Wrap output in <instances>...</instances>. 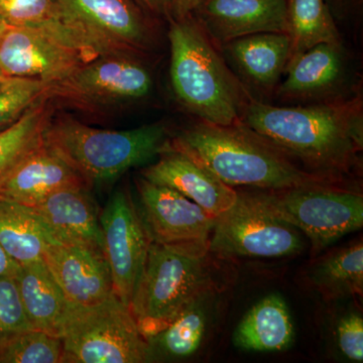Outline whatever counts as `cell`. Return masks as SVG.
Returning <instances> with one entry per match:
<instances>
[{
  "instance_id": "7",
  "label": "cell",
  "mask_w": 363,
  "mask_h": 363,
  "mask_svg": "<svg viewBox=\"0 0 363 363\" xmlns=\"http://www.w3.org/2000/svg\"><path fill=\"white\" fill-rule=\"evenodd\" d=\"M269 210L304 233L313 255L363 226V196L337 183L257 193Z\"/></svg>"
},
{
  "instance_id": "34",
  "label": "cell",
  "mask_w": 363,
  "mask_h": 363,
  "mask_svg": "<svg viewBox=\"0 0 363 363\" xmlns=\"http://www.w3.org/2000/svg\"><path fill=\"white\" fill-rule=\"evenodd\" d=\"M20 267L21 264L16 262L0 245V279L16 278Z\"/></svg>"
},
{
  "instance_id": "9",
  "label": "cell",
  "mask_w": 363,
  "mask_h": 363,
  "mask_svg": "<svg viewBox=\"0 0 363 363\" xmlns=\"http://www.w3.org/2000/svg\"><path fill=\"white\" fill-rule=\"evenodd\" d=\"M62 20L95 56L123 54L149 47L152 28L133 0H57Z\"/></svg>"
},
{
  "instance_id": "12",
  "label": "cell",
  "mask_w": 363,
  "mask_h": 363,
  "mask_svg": "<svg viewBox=\"0 0 363 363\" xmlns=\"http://www.w3.org/2000/svg\"><path fill=\"white\" fill-rule=\"evenodd\" d=\"M87 62L81 52L33 28L9 26L0 40V71L6 77L35 79L52 88Z\"/></svg>"
},
{
  "instance_id": "15",
  "label": "cell",
  "mask_w": 363,
  "mask_h": 363,
  "mask_svg": "<svg viewBox=\"0 0 363 363\" xmlns=\"http://www.w3.org/2000/svg\"><path fill=\"white\" fill-rule=\"evenodd\" d=\"M43 259L72 306L98 304L114 294L101 250L55 242L47 247Z\"/></svg>"
},
{
  "instance_id": "5",
  "label": "cell",
  "mask_w": 363,
  "mask_h": 363,
  "mask_svg": "<svg viewBox=\"0 0 363 363\" xmlns=\"http://www.w3.org/2000/svg\"><path fill=\"white\" fill-rule=\"evenodd\" d=\"M206 257L176 252L150 240L130 304L143 337L164 330L195 298L215 286Z\"/></svg>"
},
{
  "instance_id": "17",
  "label": "cell",
  "mask_w": 363,
  "mask_h": 363,
  "mask_svg": "<svg viewBox=\"0 0 363 363\" xmlns=\"http://www.w3.org/2000/svg\"><path fill=\"white\" fill-rule=\"evenodd\" d=\"M192 14L218 47L252 33H286V0H199Z\"/></svg>"
},
{
  "instance_id": "36",
  "label": "cell",
  "mask_w": 363,
  "mask_h": 363,
  "mask_svg": "<svg viewBox=\"0 0 363 363\" xmlns=\"http://www.w3.org/2000/svg\"><path fill=\"white\" fill-rule=\"evenodd\" d=\"M9 26L7 25L6 21L2 18L1 16H0V40H1L2 37H4L6 30H9Z\"/></svg>"
},
{
  "instance_id": "35",
  "label": "cell",
  "mask_w": 363,
  "mask_h": 363,
  "mask_svg": "<svg viewBox=\"0 0 363 363\" xmlns=\"http://www.w3.org/2000/svg\"><path fill=\"white\" fill-rule=\"evenodd\" d=\"M198 2H199V0H173L171 18L182 20V18L191 16L196 6H197Z\"/></svg>"
},
{
  "instance_id": "14",
  "label": "cell",
  "mask_w": 363,
  "mask_h": 363,
  "mask_svg": "<svg viewBox=\"0 0 363 363\" xmlns=\"http://www.w3.org/2000/svg\"><path fill=\"white\" fill-rule=\"evenodd\" d=\"M346 72L342 40L321 43L291 57L277 95L281 101L306 104L337 99Z\"/></svg>"
},
{
  "instance_id": "21",
  "label": "cell",
  "mask_w": 363,
  "mask_h": 363,
  "mask_svg": "<svg viewBox=\"0 0 363 363\" xmlns=\"http://www.w3.org/2000/svg\"><path fill=\"white\" fill-rule=\"evenodd\" d=\"M216 286L195 298L161 332L147 338L149 362L180 360L199 350L217 303Z\"/></svg>"
},
{
  "instance_id": "22",
  "label": "cell",
  "mask_w": 363,
  "mask_h": 363,
  "mask_svg": "<svg viewBox=\"0 0 363 363\" xmlns=\"http://www.w3.org/2000/svg\"><path fill=\"white\" fill-rule=\"evenodd\" d=\"M16 281L33 329L61 337L71 305L44 259L21 266Z\"/></svg>"
},
{
  "instance_id": "25",
  "label": "cell",
  "mask_w": 363,
  "mask_h": 363,
  "mask_svg": "<svg viewBox=\"0 0 363 363\" xmlns=\"http://www.w3.org/2000/svg\"><path fill=\"white\" fill-rule=\"evenodd\" d=\"M309 279L326 300L362 296V241L340 248L320 259L310 269Z\"/></svg>"
},
{
  "instance_id": "29",
  "label": "cell",
  "mask_w": 363,
  "mask_h": 363,
  "mask_svg": "<svg viewBox=\"0 0 363 363\" xmlns=\"http://www.w3.org/2000/svg\"><path fill=\"white\" fill-rule=\"evenodd\" d=\"M61 362H64L62 338L35 329L21 332L0 350V363Z\"/></svg>"
},
{
  "instance_id": "8",
  "label": "cell",
  "mask_w": 363,
  "mask_h": 363,
  "mask_svg": "<svg viewBox=\"0 0 363 363\" xmlns=\"http://www.w3.org/2000/svg\"><path fill=\"white\" fill-rule=\"evenodd\" d=\"M304 248L298 229L248 193H238L233 206L216 217L209 243V253L219 259L285 257Z\"/></svg>"
},
{
  "instance_id": "2",
  "label": "cell",
  "mask_w": 363,
  "mask_h": 363,
  "mask_svg": "<svg viewBox=\"0 0 363 363\" xmlns=\"http://www.w3.org/2000/svg\"><path fill=\"white\" fill-rule=\"evenodd\" d=\"M169 143L233 188L274 191L337 183L336 179L301 169L283 150L241 123L222 126L199 121Z\"/></svg>"
},
{
  "instance_id": "23",
  "label": "cell",
  "mask_w": 363,
  "mask_h": 363,
  "mask_svg": "<svg viewBox=\"0 0 363 363\" xmlns=\"http://www.w3.org/2000/svg\"><path fill=\"white\" fill-rule=\"evenodd\" d=\"M294 325L284 298L269 295L253 305L234 332L236 347L252 352H278L293 344Z\"/></svg>"
},
{
  "instance_id": "30",
  "label": "cell",
  "mask_w": 363,
  "mask_h": 363,
  "mask_svg": "<svg viewBox=\"0 0 363 363\" xmlns=\"http://www.w3.org/2000/svg\"><path fill=\"white\" fill-rule=\"evenodd\" d=\"M52 85L35 79L4 77L0 81V133L16 123Z\"/></svg>"
},
{
  "instance_id": "26",
  "label": "cell",
  "mask_w": 363,
  "mask_h": 363,
  "mask_svg": "<svg viewBox=\"0 0 363 363\" xmlns=\"http://www.w3.org/2000/svg\"><path fill=\"white\" fill-rule=\"evenodd\" d=\"M0 16L9 26L40 30L90 57L84 40L62 20L57 0H0Z\"/></svg>"
},
{
  "instance_id": "4",
  "label": "cell",
  "mask_w": 363,
  "mask_h": 363,
  "mask_svg": "<svg viewBox=\"0 0 363 363\" xmlns=\"http://www.w3.org/2000/svg\"><path fill=\"white\" fill-rule=\"evenodd\" d=\"M44 142L91 185L93 182L111 181L133 167L152 161L160 156L169 140L162 123L109 130L63 117L48 123Z\"/></svg>"
},
{
  "instance_id": "33",
  "label": "cell",
  "mask_w": 363,
  "mask_h": 363,
  "mask_svg": "<svg viewBox=\"0 0 363 363\" xmlns=\"http://www.w3.org/2000/svg\"><path fill=\"white\" fill-rule=\"evenodd\" d=\"M147 13L171 18L173 0H133Z\"/></svg>"
},
{
  "instance_id": "20",
  "label": "cell",
  "mask_w": 363,
  "mask_h": 363,
  "mask_svg": "<svg viewBox=\"0 0 363 363\" xmlns=\"http://www.w3.org/2000/svg\"><path fill=\"white\" fill-rule=\"evenodd\" d=\"M89 184L45 142L16 167L0 187V199L33 207L61 189Z\"/></svg>"
},
{
  "instance_id": "11",
  "label": "cell",
  "mask_w": 363,
  "mask_h": 363,
  "mask_svg": "<svg viewBox=\"0 0 363 363\" xmlns=\"http://www.w3.org/2000/svg\"><path fill=\"white\" fill-rule=\"evenodd\" d=\"M99 219L113 293L130 307L149 250V234L135 204L123 191L112 195Z\"/></svg>"
},
{
  "instance_id": "24",
  "label": "cell",
  "mask_w": 363,
  "mask_h": 363,
  "mask_svg": "<svg viewBox=\"0 0 363 363\" xmlns=\"http://www.w3.org/2000/svg\"><path fill=\"white\" fill-rule=\"evenodd\" d=\"M55 242L32 207L0 199V245L21 266L44 259L45 250Z\"/></svg>"
},
{
  "instance_id": "1",
  "label": "cell",
  "mask_w": 363,
  "mask_h": 363,
  "mask_svg": "<svg viewBox=\"0 0 363 363\" xmlns=\"http://www.w3.org/2000/svg\"><path fill=\"white\" fill-rule=\"evenodd\" d=\"M240 123L318 175L337 180L359 161L363 147L359 94L298 106H274L250 97Z\"/></svg>"
},
{
  "instance_id": "10",
  "label": "cell",
  "mask_w": 363,
  "mask_h": 363,
  "mask_svg": "<svg viewBox=\"0 0 363 363\" xmlns=\"http://www.w3.org/2000/svg\"><path fill=\"white\" fill-rule=\"evenodd\" d=\"M136 184L150 240L176 252L207 257L216 217L173 189L143 177Z\"/></svg>"
},
{
  "instance_id": "37",
  "label": "cell",
  "mask_w": 363,
  "mask_h": 363,
  "mask_svg": "<svg viewBox=\"0 0 363 363\" xmlns=\"http://www.w3.org/2000/svg\"><path fill=\"white\" fill-rule=\"evenodd\" d=\"M4 77H6V76H4V74L1 73V71H0V81H1Z\"/></svg>"
},
{
  "instance_id": "19",
  "label": "cell",
  "mask_w": 363,
  "mask_h": 363,
  "mask_svg": "<svg viewBox=\"0 0 363 363\" xmlns=\"http://www.w3.org/2000/svg\"><path fill=\"white\" fill-rule=\"evenodd\" d=\"M86 186L61 189L33 206L55 240L104 252L100 215Z\"/></svg>"
},
{
  "instance_id": "6",
  "label": "cell",
  "mask_w": 363,
  "mask_h": 363,
  "mask_svg": "<svg viewBox=\"0 0 363 363\" xmlns=\"http://www.w3.org/2000/svg\"><path fill=\"white\" fill-rule=\"evenodd\" d=\"M61 338L64 362H149L147 339L116 294L98 304L71 305Z\"/></svg>"
},
{
  "instance_id": "31",
  "label": "cell",
  "mask_w": 363,
  "mask_h": 363,
  "mask_svg": "<svg viewBox=\"0 0 363 363\" xmlns=\"http://www.w3.org/2000/svg\"><path fill=\"white\" fill-rule=\"evenodd\" d=\"M33 329L16 278L0 279V350L14 336Z\"/></svg>"
},
{
  "instance_id": "3",
  "label": "cell",
  "mask_w": 363,
  "mask_h": 363,
  "mask_svg": "<svg viewBox=\"0 0 363 363\" xmlns=\"http://www.w3.org/2000/svg\"><path fill=\"white\" fill-rule=\"evenodd\" d=\"M169 21V76L178 101L200 121L222 126L240 123L252 96L230 70L218 45L193 14Z\"/></svg>"
},
{
  "instance_id": "16",
  "label": "cell",
  "mask_w": 363,
  "mask_h": 363,
  "mask_svg": "<svg viewBox=\"0 0 363 363\" xmlns=\"http://www.w3.org/2000/svg\"><path fill=\"white\" fill-rule=\"evenodd\" d=\"M159 157L156 164L143 169L145 180L173 189L213 217L230 209L238 200V192L233 187L169 143Z\"/></svg>"
},
{
  "instance_id": "18",
  "label": "cell",
  "mask_w": 363,
  "mask_h": 363,
  "mask_svg": "<svg viewBox=\"0 0 363 363\" xmlns=\"http://www.w3.org/2000/svg\"><path fill=\"white\" fill-rule=\"evenodd\" d=\"M243 85L260 92H272L291 58V39L286 33H252L219 45Z\"/></svg>"
},
{
  "instance_id": "27",
  "label": "cell",
  "mask_w": 363,
  "mask_h": 363,
  "mask_svg": "<svg viewBox=\"0 0 363 363\" xmlns=\"http://www.w3.org/2000/svg\"><path fill=\"white\" fill-rule=\"evenodd\" d=\"M286 25L291 57L321 43L341 40L327 0H286Z\"/></svg>"
},
{
  "instance_id": "13",
  "label": "cell",
  "mask_w": 363,
  "mask_h": 363,
  "mask_svg": "<svg viewBox=\"0 0 363 363\" xmlns=\"http://www.w3.org/2000/svg\"><path fill=\"white\" fill-rule=\"evenodd\" d=\"M56 87L89 101H130L150 94L152 77L149 69L136 60L123 54L106 55L83 64L52 88Z\"/></svg>"
},
{
  "instance_id": "32",
  "label": "cell",
  "mask_w": 363,
  "mask_h": 363,
  "mask_svg": "<svg viewBox=\"0 0 363 363\" xmlns=\"http://www.w3.org/2000/svg\"><path fill=\"white\" fill-rule=\"evenodd\" d=\"M336 339L339 350L351 362L363 360V320L357 313H350L338 322Z\"/></svg>"
},
{
  "instance_id": "28",
  "label": "cell",
  "mask_w": 363,
  "mask_h": 363,
  "mask_svg": "<svg viewBox=\"0 0 363 363\" xmlns=\"http://www.w3.org/2000/svg\"><path fill=\"white\" fill-rule=\"evenodd\" d=\"M47 125L44 105L39 101L0 133V187L16 167L44 143Z\"/></svg>"
}]
</instances>
